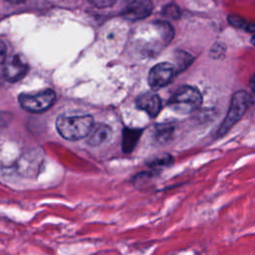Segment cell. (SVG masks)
<instances>
[{"instance_id": "3957f363", "label": "cell", "mask_w": 255, "mask_h": 255, "mask_svg": "<svg viewBox=\"0 0 255 255\" xmlns=\"http://www.w3.org/2000/svg\"><path fill=\"white\" fill-rule=\"evenodd\" d=\"M250 103L251 97L246 91H238L233 94L227 115L217 130V136L224 135L242 118Z\"/></svg>"}, {"instance_id": "d6986e66", "label": "cell", "mask_w": 255, "mask_h": 255, "mask_svg": "<svg viewBox=\"0 0 255 255\" xmlns=\"http://www.w3.org/2000/svg\"><path fill=\"white\" fill-rule=\"evenodd\" d=\"M249 86L251 88V90L253 91V93L255 94V74L250 78V81H249Z\"/></svg>"}, {"instance_id": "5b68a950", "label": "cell", "mask_w": 255, "mask_h": 255, "mask_svg": "<svg viewBox=\"0 0 255 255\" xmlns=\"http://www.w3.org/2000/svg\"><path fill=\"white\" fill-rule=\"evenodd\" d=\"M176 74V70L174 66L167 62H161L155 64L148 73L147 83L148 86L152 90H158L166 85H168L174 75Z\"/></svg>"}, {"instance_id": "8fae6325", "label": "cell", "mask_w": 255, "mask_h": 255, "mask_svg": "<svg viewBox=\"0 0 255 255\" xmlns=\"http://www.w3.org/2000/svg\"><path fill=\"white\" fill-rule=\"evenodd\" d=\"M174 126L171 124H156L153 128V138L158 143L168 142L173 134Z\"/></svg>"}, {"instance_id": "9c48e42d", "label": "cell", "mask_w": 255, "mask_h": 255, "mask_svg": "<svg viewBox=\"0 0 255 255\" xmlns=\"http://www.w3.org/2000/svg\"><path fill=\"white\" fill-rule=\"evenodd\" d=\"M112 135L113 129L110 126L103 123H97L94 124L91 131L86 137V140L89 145L98 146L107 142L112 137Z\"/></svg>"}, {"instance_id": "9a60e30c", "label": "cell", "mask_w": 255, "mask_h": 255, "mask_svg": "<svg viewBox=\"0 0 255 255\" xmlns=\"http://www.w3.org/2000/svg\"><path fill=\"white\" fill-rule=\"evenodd\" d=\"M227 20H228L230 25H232V26H234L236 28L244 29V30L247 31L249 22H247L245 19H243V18H241L239 16H236V15H229Z\"/></svg>"}, {"instance_id": "ba28073f", "label": "cell", "mask_w": 255, "mask_h": 255, "mask_svg": "<svg viewBox=\"0 0 255 255\" xmlns=\"http://www.w3.org/2000/svg\"><path fill=\"white\" fill-rule=\"evenodd\" d=\"M135 106L137 109L145 112L150 118H154L160 112L161 99L155 93L145 92L137 96Z\"/></svg>"}, {"instance_id": "7a4b0ae2", "label": "cell", "mask_w": 255, "mask_h": 255, "mask_svg": "<svg viewBox=\"0 0 255 255\" xmlns=\"http://www.w3.org/2000/svg\"><path fill=\"white\" fill-rule=\"evenodd\" d=\"M202 104V95L198 89L192 86H181L168 101V106L176 113L188 114L197 110Z\"/></svg>"}, {"instance_id": "4fadbf2b", "label": "cell", "mask_w": 255, "mask_h": 255, "mask_svg": "<svg viewBox=\"0 0 255 255\" xmlns=\"http://www.w3.org/2000/svg\"><path fill=\"white\" fill-rule=\"evenodd\" d=\"M173 162V158L170 154H162L154 159H151L150 162H148V166L152 169H162L167 166H169Z\"/></svg>"}, {"instance_id": "30bf717a", "label": "cell", "mask_w": 255, "mask_h": 255, "mask_svg": "<svg viewBox=\"0 0 255 255\" xmlns=\"http://www.w3.org/2000/svg\"><path fill=\"white\" fill-rule=\"evenodd\" d=\"M142 129L141 128H126L123 130V151L125 153H129L132 151L136 145Z\"/></svg>"}, {"instance_id": "5bb4252c", "label": "cell", "mask_w": 255, "mask_h": 255, "mask_svg": "<svg viewBox=\"0 0 255 255\" xmlns=\"http://www.w3.org/2000/svg\"><path fill=\"white\" fill-rule=\"evenodd\" d=\"M161 13L164 17H167L170 19H178L180 16V9L176 4L170 3L162 7Z\"/></svg>"}, {"instance_id": "277c9868", "label": "cell", "mask_w": 255, "mask_h": 255, "mask_svg": "<svg viewBox=\"0 0 255 255\" xmlns=\"http://www.w3.org/2000/svg\"><path fill=\"white\" fill-rule=\"evenodd\" d=\"M56 101V93L51 89L37 92L21 93L18 102L21 108L29 113H43L50 109Z\"/></svg>"}, {"instance_id": "ac0fdd59", "label": "cell", "mask_w": 255, "mask_h": 255, "mask_svg": "<svg viewBox=\"0 0 255 255\" xmlns=\"http://www.w3.org/2000/svg\"><path fill=\"white\" fill-rule=\"evenodd\" d=\"M5 50H6L5 44H4L3 41H1V64H2V65L4 64V62H5V60H6V57H5Z\"/></svg>"}, {"instance_id": "2e32d148", "label": "cell", "mask_w": 255, "mask_h": 255, "mask_svg": "<svg viewBox=\"0 0 255 255\" xmlns=\"http://www.w3.org/2000/svg\"><path fill=\"white\" fill-rule=\"evenodd\" d=\"M225 52V47L220 44V43H216L210 50V55L212 58H220L224 55Z\"/></svg>"}, {"instance_id": "e0dca14e", "label": "cell", "mask_w": 255, "mask_h": 255, "mask_svg": "<svg viewBox=\"0 0 255 255\" xmlns=\"http://www.w3.org/2000/svg\"><path fill=\"white\" fill-rule=\"evenodd\" d=\"M91 4H93L99 8H105V7L114 5L115 1H91Z\"/></svg>"}, {"instance_id": "6da1fadb", "label": "cell", "mask_w": 255, "mask_h": 255, "mask_svg": "<svg viewBox=\"0 0 255 255\" xmlns=\"http://www.w3.org/2000/svg\"><path fill=\"white\" fill-rule=\"evenodd\" d=\"M55 125L59 134L63 138L74 141L88 136L94 126V121L90 115H60Z\"/></svg>"}, {"instance_id": "52a82bcc", "label": "cell", "mask_w": 255, "mask_h": 255, "mask_svg": "<svg viewBox=\"0 0 255 255\" xmlns=\"http://www.w3.org/2000/svg\"><path fill=\"white\" fill-rule=\"evenodd\" d=\"M153 9L152 2L148 0H134L128 2L121 12L124 19L128 21H137L150 15Z\"/></svg>"}, {"instance_id": "8992f818", "label": "cell", "mask_w": 255, "mask_h": 255, "mask_svg": "<svg viewBox=\"0 0 255 255\" xmlns=\"http://www.w3.org/2000/svg\"><path fill=\"white\" fill-rule=\"evenodd\" d=\"M28 72V63L20 54H14L6 58L2 65V75L10 83L18 82Z\"/></svg>"}, {"instance_id": "ffe728a7", "label": "cell", "mask_w": 255, "mask_h": 255, "mask_svg": "<svg viewBox=\"0 0 255 255\" xmlns=\"http://www.w3.org/2000/svg\"><path fill=\"white\" fill-rule=\"evenodd\" d=\"M251 43L255 46V34L252 36V38H251Z\"/></svg>"}, {"instance_id": "7c38bea8", "label": "cell", "mask_w": 255, "mask_h": 255, "mask_svg": "<svg viewBox=\"0 0 255 255\" xmlns=\"http://www.w3.org/2000/svg\"><path fill=\"white\" fill-rule=\"evenodd\" d=\"M193 61V57L185 52V51H181L178 50L175 52V57H174V68L176 70V73L182 72L184 71Z\"/></svg>"}]
</instances>
